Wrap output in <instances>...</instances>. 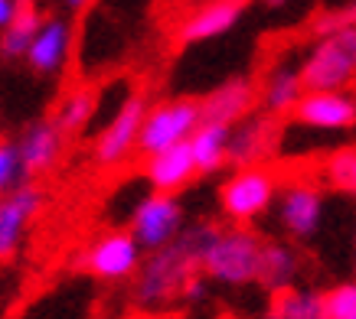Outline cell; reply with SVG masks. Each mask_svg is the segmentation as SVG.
<instances>
[{
  "instance_id": "1",
  "label": "cell",
  "mask_w": 356,
  "mask_h": 319,
  "mask_svg": "<svg viewBox=\"0 0 356 319\" xmlns=\"http://www.w3.org/2000/svg\"><path fill=\"white\" fill-rule=\"evenodd\" d=\"M216 222H196L173 238L170 245L147 251L140 257L138 270H134V287L131 297L140 309H167L170 303L180 300L186 280L200 274V261H203L209 241L216 238Z\"/></svg>"
},
{
  "instance_id": "2",
  "label": "cell",
  "mask_w": 356,
  "mask_h": 319,
  "mask_svg": "<svg viewBox=\"0 0 356 319\" xmlns=\"http://www.w3.org/2000/svg\"><path fill=\"white\" fill-rule=\"evenodd\" d=\"M261 245H265V238L259 232H252L248 225H232V228L219 225L216 238L209 241L203 261H200V274L206 280H219L226 287L255 284Z\"/></svg>"
},
{
  "instance_id": "3",
  "label": "cell",
  "mask_w": 356,
  "mask_h": 319,
  "mask_svg": "<svg viewBox=\"0 0 356 319\" xmlns=\"http://www.w3.org/2000/svg\"><path fill=\"white\" fill-rule=\"evenodd\" d=\"M356 72V33L353 26L321 36L304 65L298 69L304 92H343Z\"/></svg>"
},
{
  "instance_id": "4",
  "label": "cell",
  "mask_w": 356,
  "mask_h": 319,
  "mask_svg": "<svg viewBox=\"0 0 356 319\" xmlns=\"http://www.w3.org/2000/svg\"><path fill=\"white\" fill-rule=\"evenodd\" d=\"M278 196V176L275 170L261 166H238L219 189V205L232 225H248L261 218Z\"/></svg>"
},
{
  "instance_id": "5",
  "label": "cell",
  "mask_w": 356,
  "mask_h": 319,
  "mask_svg": "<svg viewBox=\"0 0 356 319\" xmlns=\"http://www.w3.org/2000/svg\"><path fill=\"white\" fill-rule=\"evenodd\" d=\"M200 121H203L200 117V101H193V98H173V101L151 105L144 111L134 150L151 157V153H161L167 147L186 144L190 134L200 128Z\"/></svg>"
},
{
  "instance_id": "6",
  "label": "cell",
  "mask_w": 356,
  "mask_h": 319,
  "mask_svg": "<svg viewBox=\"0 0 356 319\" xmlns=\"http://www.w3.org/2000/svg\"><path fill=\"white\" fill-rule=\"evenodd\" d=\"M131 238L138 241V248L147 255V251H157V248L170 245L177 234L184 232V209L177 202V196H167V192H154L147 199H140L134 215H131Z\"/></svg>"
},
{
  "instance_id": "7",
  "label": "cell",
  "mask_w": 356,
  "mask_h": 319,
  "mask_svg": "<svg viewBox=\"0 0 356 319\" xmlns=\"http://www.w3.org/2000/svg\"><path fill=\"white\" fill-rule=\"evenodd\" d=\"M144 251L131 232H105L76 257V267L98 280H131L138 270Z\"/></svg>"
},
{
  "instance_id": "8",
  "label": "cell",
  "mask_w": 356,
  "mask_h": 319,
  "mask_svg": "<svg viewBox=\"0 0 356 319\" xmlns=\"http://www.w3.org/2000/svg\"><path fill=\"white\" fill-rule=\"evenodd\" d=\"M278 222L288 238L304 241L317 234L324 218V192L311 180H288L278 182Z\"/></svg>"
},
{
  "instance_id": "9",
  "label": "cell",
  "mask_w": 356,
  "mask_h": 319,
  "mask_svg": "<svg viewBox=\"0 0 356 319\" xmlns=\"http://www.w3.org/2000/svg\"><path fill=\"white\" fill-rule=\"evenodd\" d=\"M281 140V124L278 117L268 114H248L245 121H238L229 128V153L226 163L232 166H261L265 160L278 150Z\"/></svg>"
},
{
  "instance_id": "10",
  "label": "cell",
  "mask_w": 356,
  "mask_h": 319,
  "mask_svg": "<svg viewBox=\"0 0 356 319\" xmlns=\"http://www.w3.org/2000/svg\"><path fill=\"white\" fill-rule=\"evenodd\" d=\"M43 209V192L33 182H20L17 189L0 196V261H13L23 245L30 222Z\"/></svg>"
},
{
  "instance_id": "11",
  "label": "cell",
  "mask_w": 356,
  "mask_h": 319,
  "mask_svg": "<svg viewBox=\"0 0 356 319\" xmlns=\"http://www.w3.org/2000/svg\"><path fill=\"white\" fill-rule=\"evenodd\" d=\"M147 98L131 95L124 105L115 111V117L108 121V128L102 130V137L95 140V163L98 166H118L121 160L128 157L134 144H138V130L147 111Z\"/></svg>"
},
{
  "instance_id": "12",
  "label": "cell",
  "mask_w": 356,
  "mask_h": 319,
  "mask_svg": "<svg viewBox=\"0 0 356 319\" xmlns=\"http://www.w3.org/2000/svg\"><path fill=\"white\" fill-rule=\"evenodd\" d=\"M291 114L304 128L350 130L356 124V101L346 92H304Z\"/></svg>"
},
{
  "instance_id": "13",
  "label": "cell",
  "mask_w": 356,
  "mask_h": 319,
  "mask_svg": "<svg viewBox=\"0 0 356 319\" xmlns=\"http://www.w3.org/2000/svg\"><path fill=\"white\" fill-rule=\"evenodd\" d=\"M63 134L53 121H36L20 134V140H13L17 147V160H20L23 180H33L40 173H49L59 163L63 153Z\"/></svg>"
},
{
  "instance_id": "14",
  "label": "cell",
  "mask_w": 356,
  "mask_h": 319,
  "mask_svg": "<svg viewBox=\"0 0 356 319\" xmlns=\"http://www.w3.org/2000/svg\"><path fill=\"white\" fill-rule=\"evenodd\" d=\"M255 105H259V88L248 78H232L200 101V117L209 124L232 128L238 121H245L248 114H255Z\"/></svg>"
},
{
  "instance_id": "15",
  "label": "cell",
  "mask_w": 356,
  "mask_h": 319,
  "mask_svg": "<svg viewBox=\"0 0 356 319\" xmlns=\"http://www.w3.org/2000/svg\"><path fill=\"white\" fill-rule=\"evenodd\" d=\"M245 0H209L180 23V43H203L229 33L242 17Z\"/></svg>"
},
{
  "instance_id": "16",
  "label": "cell",
  "mask_w": 356,
  "mask_h": 319,
  "mask_svg": "<svg viewBox=\"0 0 356 319\" xmlns=\"http://www.w3.org/2000/svg\"><path fill=\"white\" fill-rule=\"evenodd\" d=\"M69 46H72V30L65 20H46L40 23V30L33 36V43L26 46V62L33 72L53 75L59 72L69 59Z\"/></svg>"
},
{
  "instance_id": "17",
  "label": "cell",
  "mask_w": 356,
  "mask_h": 319,
  "mask_svg": "<svg viewBox=\"0 0 356 319\" xmlns=\"http://www.w3.org/2000/svg\"><path fill=\"white\" fill-rule=\"evenodd\" d=\"M144 176H147V182H151L157 192L177 196V192L196 176L190 147H186V144H177V147H167V150H161V153H151L147 163H144Z\"/></svg>"
},
{
  "instance_id": "18",
  "label": "cell",
  "mask_w": 356,
  "mask_h": 319,
  "mask_svg": "<svg viewBox=\"0 0 356 319\" xmlns=\"http://www.w3.org/2000/svg\"><path fill=\"white\" fill-rule=\"evenodd\" d=\"M301 274V257L288 241H265L259 257V277L255 284H261L265 290H284L294 287V280Z\"/></svg>"
},
{
  "instance_id": "19",
  "label": "cell",
  "mask_w": 356,
  "mask_h": 319,
  "mask_svg": "<svg viewBox=\"0 0 356 319\" xmlns=\"http://www.w3.org/2000/svg\"><path fill=\"white\" fill-rule=\"evenodd\" d=\"M186 147H190V157H193L196 173L222 170V166H226V153H229V128L200 121V128L190 134Z\"/></svg>"
},
{
  "instance_id": "20",
  "label": "cell",
  "mask_w": 356,
  "mask_h": 319,
  "mask_svg": "<svg viewBox=\"0 0 356 319\" xmlns=\"http://www.w3.org/2000/svg\"><path fill=\"white\" fill-rule=\"evenodd\" d=\"M261 319H324L321 290H307V287H298V284L275 290Z\"/></svg>"
},
{
  "instance_id": "21",
  "label": "cell",
  "mask_w": 356,
  "mask_h": 319,
  "mask_svg": "<svg viewBox=\"0 0 356 319\" xmlns=\"http://www.w3.org/2000/svg\"><path fill=\"white\" fill-rule=\"evenodd\" d=\"M40 23H43V17L36 10V3H33V0H17V3H13L10 23L3 26V36H0V53L7 55V59L26 55V46L33 43Z\"/></svg>"
},
{
  "instance_id": "22",
  "label": "cell",
  "mask_w": 356,
  "mask_h": 319,
  "mask_svg": "<svg viewBox=\"0 0 356 319\" xmlns=\"http://www.w3.org/2000/svg\"><path fill=\"white\" fill-rule=\"evenodd\" d=\"M301 95H304V85H301L298 69H275L265 78V88H261L259 101L265 105V114L268 117H281V114H291V107L298 105Z\"/></svg>"
},
{
  "instance_id": "23",
  "label": "cell",
  "mask_w": 356,
  "mask_h": 319,
  "mask_svg": "<svg viewBox=\"0 0 356 319\" xmlns=\"http://www.w3.org/2000/svg\"><path fill=\"white\" fill-rule=\"evenodd\" d=\"M95 111H98V92H95V88H92V85L72 88V92L59 101V107H56L53 124L59 128V134H63V137H69V134H79V130L86 128Z\"/></svg>"
},
{
  "instance_id": "24",
  "label": "cell",
  "mask_w": 356,
  "mask_h": 319,
  "mask_svg": "<svg viewBox=\"0 0 356 319\" xmlns=\"http://www.w3.org/2000/svg\"><path fill=\"white\" fill-rule=\"evenodd\" d=\"M324 180L330 189L343 192V196H353L356 192V150H353V144L337 147L334 153L324 160Z\"/></svg>"
},
{
  "instance_id": "25",
  "label": "cell",
  "mask_w": 356,
  "mask_h": 319,
  "mask_svg": "<svg viewBox=\"0 0 356 319\" xmlns=\"http://www.w3.org/2000/svg\"><path fill=\"white\" fill-rule=\"evenodd\" d=\"M321 309H324V319H356V287H353V280L324 290V293H321Z\"/></svg>"
},
{
  "instance_id": "26",
  "label": "cell",
  "mask_w": 356,
  "mask_h": 319,
  "mask_svg": "<svg viewBox=\"0 0 356 319\" xmlns=\"http://www.w3.org/2000/svg\"><path fill=\"white\" fill-rule=\"evenodd\" d=\"M23 180L20 160H17V147L13 140H0V196H7L10 189H17Z\"/></svg>"
},
{
  "instance_id": "27",
  "label": "cell",
  "mask_w": 356,
  "mask_h": 319,
  "mask_svg": "<svg viewBox=\"0 0 356 319\" xmlns=\"http://www.w3.org/2000/svg\"><path fill=\"white\" fill-rule=\"evenodd\" d=\"M203 297H206V277L203 274L190 277V280H186V287H184V293H180V300H184V303H200Z\"/></svg>"
},
{
  "instance_id": "28",
  "label": "cell",
  "mask_w": 356,
  "mask_h": 319,
  "mask_svg": "<svg viewBox=\"0 0 356 319\" xmlns=\"http://www.w3.org/2000/svg\"><path fill=\"white\" fill-rule=\"evenodd\" d=\"M13 3L17 0H0V30L10 23V17H13Z\"/></svg>"
},
{
  "instance_id": "29",
  "label": "cell",
  "mask_w": 356,
  "mask_h": 319,
  "mask_svg": "<svg viewBox=\"0 0 356 319\" xmlns=\"http://www.w3.org/2000/svg\"><path fill=\"white\" fill-rule=\"evenodd\" d=\"M65 3H69V7H72V10H79V7H86L88 0H65Z\"/></svg>"
},
{
  "instance_id": "30",
  "label": "cell",
  "mask_w": 356,
  "mask_h": 319,
  "mask_svg": "<svg viewBox=\"0 0 356 319\" xmlns=\"http://www.w3.org/2000/svg\"><path fill=\"white\" fill-rule=\"evenodd\" d=\"M144 319H167V316H144Z\"/></svg>"
}]
</instances>
